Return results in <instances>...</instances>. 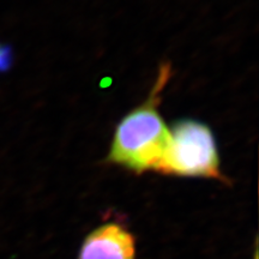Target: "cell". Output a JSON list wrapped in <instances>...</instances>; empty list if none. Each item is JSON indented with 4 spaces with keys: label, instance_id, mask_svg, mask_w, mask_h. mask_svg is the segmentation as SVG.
<instances>
[{
    "label": "cell",
    "instance_id": "6da1fadb",
    "mask_svg": "<svg viewBox=\"0 0 259 259\" xmlns=\"http://www.w3.org/2000/svg\"><path fill=\"white\" fill-rule=\"evenodd\" d=\"M171 65L161 64L148 99L121 119L116 126L106 161L142 174L156 170L169 143L170 132L158 112L161 94L169 82Z\"/></svg>",
    "mask_w": 259,
    "mask_h": 259
},
{
    "label": "cell",
    "instance_id": "7a4b0ae2",
    "mask_svg": "<svg viewBox=\"0 0 259 259\" xmlns=\"http://www.w3.org/2000/svg\"><path fill=\"white\" fill-rule=\"evenodd\" d=\"M169 132L166 153L155 171L167 176L226 180L220 169L215 137L208 125L194 119H180Z\"/></svg>",
    "mask_w": 259,
    "mask_h": 259
},
{
    "label": "cell",
    "instance_id": "3957f363",
    "mask_svg": "<svg viewBox=\"0 0 259 259\" xmlns=\"http://www.w3.org/2000/svg\"><path fill=\"white\" fill-rule=\"evenodd\" d=\"M135 239L118 223H107L84 240L78 259H135Z\"/></svg>",
    "mask_w": 259,
    "mask_h": 259
},
{
    "label": "cell",
    "instance_id": "277c9868",
    "mask_svg": "<svg viewBox=\"0 0 259 259\" xmlns=\"http://www.w3.org/2000/svg\"><path fill=\"white\" fill-rule=\"evenodd\" d=\"M14 64V51L9 45L0 44V72H6Z\"/></svg>",
    "mask_w": 259,
    "mask_h": 259
}]
</instances>
